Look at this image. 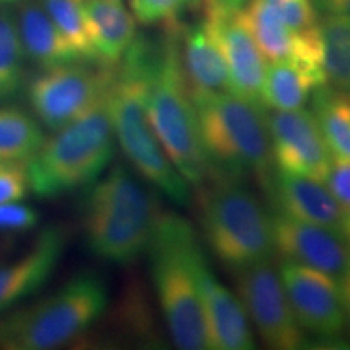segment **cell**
<instances>
[{
  "label": "cell",
  "instance_id": "1",
  "mask_svg": "<svg viewBox=\"0 0 350 350\" xmlns=\"http://www.w3.org/2000/svg\"><path fill=\"white\" fill-rule=\"evenodd\" d=\"M161 41L146 39V112L161 146L190 185L211 175L201 142L198 117L183 73L177 21Z\"/></svg>",
  "mask_w": 350,
  "mask_h": 350
},
{
  "label": "cell",
  "instance_id": "2",
  "mask_svg": "<svg viewBox=\"0 0 350 350\" xmlns=\"http://www.w3.org/2000/svg\"><path fill=\"white\" fill-rule=\"evenodd\" d=\"M190 96L213 177L253 174L266 190L275 169L266 107L234 91L190 90Z\"/></svg>",
  "mask_w": 350,
  "mask_h": 350
},
{
  "label": "cell",
  "instance_id": "3",
  "mask_svg": "<svg viewBox=\"0 0 350 350\" xmlns=\"http://www.w3.org/2000/svg\"><path fill=\"white\" fill-rule=\"evenodd\" d=\"M107 100L113 135L131 165L175 204L190 203V183L170 163L148 119L146 38L135 39L116 67Z\"/></svg>",
  "mask_w": 350,
  "mask_h": 350
},
{
  "label": "cell",
  "instance_id": "4",
  "mask_svg": "<svg viewBox=\"0 0 350 350\" xmlns=\"http://www.w3.org/2000/svg\"><path fill=\"white\" fill-rule=\"evenodd\" d=\"M161 216L154 193L130 170L116 165L96 180L83 203V226L91 253L129 265L150 247Z\"/></svg>",
  "mask_w": 350,
  "mask_h": 350
},
{
  "label": "cell",
  "instance_id": "5",
  "mask_svg": "<svg viewBox=\"0 0 350 350\" xmlns=\"http://www.w3.org/2000/svg\"><path fill=\"white\" fill-rule=\"evenodd\" d=\"M146 252L157 299L175 347L209 349L196 278V260L203 250L195 229L178 214H161Z\"/></svg>",
  "mask_w": 350,
  "mask_h": 350
},
{
  "label": "cell",
  "instance_id": "6",
  "mask_svg": "<svg viewBox=\"0 0 350 350\" xmlns=\"http://www.w3.org/2000/svg\"><path fill=\"white\" fill-rule=\"evenodd\" d=\"M107 96L80 119L44 139L26 163L29 190L39 198H57L91 185L106 170L116 143Z\"/></svg>",
  "mask_w": 350,
  "mask_h": 350
},
{
  "label": "cell",
  "instance_id": "7",
  "mask_svg": "<svg viewBox=\"0 0 350 350\" xmlns=\"http://www.w3.org/2000/svg\"><path fill=\"white\" fill-rule=\"evenodd\" d=\"M107 301L103 278L80 273L52 295L10 314L0 325V344L8 350L62 347L103 317Z\"/></svg>",
  "mask_w": 350,
  "mask_h": 350
},
{
  "label": "cell",
  "instance_id": "8",
  "mask_svg": "<svg viewBox=\"0 0 350 350\" xmlns=\"http://www.w3.org/2000/svg\"><path fill=\"white\" fill-rule=\"evenodd\" d=\"M200 204L209 247L226 266L237 271L273 258V217L240 180L214 177Z\"/></svg>",
  "mask_w": 350,
  "mask_h": 350
},
{
  "label": "cell",
  "instance_id": "9",
  "mask_svg": "<svg viewBox=\"0 0 350 350\" xmlns=\"http://www.w3.org/2000/svg\"><path fill=\"white\" fill-rule=\"evenodd\" d=\"M116 67H88L81 62L47 68L28 85V103L47 130L72 124L106 99Z\"/></svg>",
  "mask_w": 350,
  "mask_h": 350
},
{
  "label": "cell",
  "instance_id": "10",
  "mask_svg": "<svg viewBox=\"0 0 350 350\" xmlns=\"http://www.w3.org/2000/svg\"><path fill=\"white\" fill-rule=\"evenodd\" d=\"M235 287L245 312L268 347L294 350L305 344L304 329L288 304L279 269L271 260L237 269Z\"/></svg>",
  "mask_w": 350,
  "mask_h": 350
},
{
  "label": "cell",
  "instance_id": "11",
  "mask_svg": "<svg viewBox=\"0 0 350 350\" xmlns=\"http://www.w3.org/2000/svg\"><path fill=\"white\" fill-rule=\"evenodd\" d=\"M281 281L300 327L318 338L332 339L345 327L339 284L321 271L282 260Z\"/></svg>",
  "mask_w": 350,
  "mask_h": 350
},
{
  "label": "cell",
  "instance_id": "12",
  "mask_svg": "<svg viewBox=\"0 0 350 350\" xmlns=\"http://www.w3.org/2000/svg\"><path fill=\"white\" fill-rule=\"evenodd\" d=\"M268 126L275 167L326 182L332 156L313 112L304 107L273 111Z\"/></svg>",
  "mask_w": 350,
  "mask_h": 350
},
{
  "label": "cell",
  "instance_id": "13",
  "mask_svg": "<svg viewBox=\"0 0 350 350\" xmlns=\"http://www.w3.org/2000/svg\"><path fill=\"white\" fill-rule=\"evenodd\" d=\"M274 252L282 260L321 271L336 281L350 266V243L344 232L297 221L284 214L273 217Z\"/></svg>",
  "mask_w": 350,
  "mask_h": 350
},
{
  "label": "cell",
  "instance_id": "14",
  "mask_svg": "<svg viewBox=\"0 0 350 350\" xmlns=\"http://www.w3.org/2000/svg\"><path fill=\"white\" fill-rule=\"evenodd\" d=\"M196 278L209 349L250 350L255 347L242 301L214 275L203 252L196 260Z\"/></svg>",
  "mask_w": 350,
  "mask_h": 350
},
{
  "label": "cell",
  "instance_id": "15",
  "mask_svg": "<svg viewBox=\"0 0 350 350\" xmlns=\"http://www.w3.org/2000/svg\"><path fill=\"white\" fill-rule=\"evenodd\" d=\"M204 16L211 20L224 51L230 91L261 103V88L268 65L248 28L243 10L235 13L204 10Z\"/></svg>",
  "mask_w": 350,
  "mask_h": 350
},
{
  "label": "cell",
  "instance_id": "16",
  "mask_svg": "<svg viewBox=\"0 0 350 350\" xmlns=\"http://www.w3.org/2000/svg\"><path fill=\"white\" fill-rule=\"evenodd\" d=\"M67 235L62 227L39 232L29 250L12 261H0V313L20 304L49 281L64 255Z\"/></svg>",
  "mask_w": 350,
  "mask_h": 350
},
{
  "label": "cell",
  "instance_id": "17",
  "mask_svg": "<svg viewBox=\"0 0 350 350\" xmlns=\"http://www.w3.org/2000/svg\"><path fill=\"white\" fill-rule=\"evenodd\" d=\"M245 20L266 60L323 67L321 33H297L265 0H248Z\"/></svg>",
  "mask_w": 350,
  "mask_h": 350
},
{
  "label": "cell",
  "instance_id": "18",
  "mask_svg": "<svg viewBox=\"0 0 350 350\" xmlns=\"http://www.w3.org/2000/svg\"><path fill=\"white\" fill-rule=\"evenodd\" d=\"M266 191L278 206L279 214L342 230L347 213L325 182L275 167Z\"/></svg>",
  "mask_w": 350,
  "mask_h": 350
},
{
  "label": "cell",
  "instance_id": "19",
  "mask_svg": "<svg viewBox=\"0 0 350 350\" xmlns=\"http://www.w3.org/2000/svg\"><path fill=\"white\" fill-rule=\"evenodd\" d=\"M178 41L183 73L188 88L195 91H230L229 68L211 20L180 28Z\"/></svg>",
  "mask_w": 350,
  "mask_h": 350
},
{
  "label": "cell",
  "instance_id": "20",
  "mask_svg": "<svg viewBox=\"0 0 350 350\" xmlns=\"http://www.w3.org/2000/svg\"><path fill=\"white\" fill-rule=\"evenodd\" d=\"M85 13L98 64L117 67L137 39V20L119 0H85Z\"/></svg>",
  "mask_w": 350,
  "mask_h": 350
},
{
  "label": "cell",
  "instance_id": "21",
  "mask_svg": "<svg viewBox=\"0 0 350 350\" xmlns=\"http://www.w3.org/2000/svg\"><path fill=\"white\" fill-rule=\"evenodd\" d=\"M16 25H18L26 59L42 70L83 62L81 57L59 31L42 5L38 3L21 5Z\"/></svg>",
  "mask_w": 350,
  "mask_h": 350
},
{
  "label": "cell",
  "instance_id": "22",
  "mask_svg": "<svg viewBox=\"0 0 350 350\" xmlns=\"http://www.w3.org/2000/svg\"><path fill=\"white\" fill-rule=\"evenodd\" d=\"M327 83L323 67L297 62H271L261 88V103L271 111L304 107L318 88Z\"/></svg>",
  "mask_w": 350,
  "mask_h": 350
},
{
  "label": "cell",
  "instance_id": "23",
  "mask_svg": "<svg viewBox=\"0 0 350 350\" xmlns=\"http://www.w3.org/2000/svg\"><path fill=\"white\" fill-rule=\"evenodd\" d=\"M312 109L331 156L350 161V94L325 85L312 94Z\"/></svg>",
  "mask_w": 350,
  "mask_h": 350
},
{
  "label": "cell",
  "instance_id": "24",
  "mask_svg": "<svg viewBox=\"0 0 350 350\" xmlns=\"http://www.w3.org/2000/svg\"><path fill=\"white\" fill-rule=\"evenodd\" d=\"M44 139L36 117L20 107L0 106V161L28 163Z\"/></svg>",
  "mask_w": 350,
  "mask_h": 350
},
{
  "label": "cell",
  "instance_id": "25",
  "mask_svg": "<svg viewBox=\"0 0 350 350\" xmlns=\"http://www.w3.org/2000/svg\"><path fill=\"white\" fill-rule=\"evenodd\" d=\"M323 68L332 88L350 94V20L325 15L319 21Z\"/></svg>",
  "mask_w": 350,
  "mask_h": 350
},
{
  "label": "cell",
  "instance_id": "26",
  "mask_svg": "<svg viewBox=\"0 0 350 350\" xmlns=\"http://www.w3.org/2000/svg\"><path fill=\"white\" fill-rule=\"evenodd\" d=\"M25 62L16 20L8 12H0V103L20 93L25 81Z\"/></svg>",
  "mask_w": 350,
  "mask_h": 350
},
{
  "label": "cell",
  "instance_id": "27",
  "mask_svg": "<svg viewBox=\"0 0 350 350\" xmlns=\"http://www.w3.org/2000/svg\"><path fill=\"white\" fill-rule=\"evenodd\" d=\"M42 7L83 62L98 64L86 20L85 0H42Z\"/></svg>",
  "mask_w": 350,
  "mask_h": 350
},
{
  "label": "cell",
  "instance_id": "28",
  "mask_svg": "<svg viewBox=\"0 0 350 350\" xmlns=\"http://www.w3.org/2000/svg\"><path fill=\"white\" fill-rule=\"evenodd\" d=\"M201 0H130L135 20L143 25L172 23L188 7L196 5Z\"/></svg>",
  "mask_w": 350,
  "mask_h": 350
},
{
  "label": "cell",
  "instance_id": "29",
  "mask_svg": "<svg viewBox=\"0 0 350 350\" xmlns=\"http://www.w3.org/2000/svg\"><path fill=\"white\" fill-rule=\"evenodd\" d=\"M281 16L284 23L297 33H314L319 29L317 7L312 0H265Z\"/></svg>",
  "mask_w": 350,
  "mask_h": 350
},
{
  "label": "cell",
  "instance_id": "30",
  "mask_svg": "<svg viewBox=\"0 0 350 350\" xmlns=\"http://www.w3.org/2000/svg\"><path fill=\"white\" fill-rule=\"evenodd\" d=\"M29 191L26 163L0 161V203L23 200Z\"/></svg>",
  "mask_w": 350,
  "mask_h": 350
},
{
  "label": "cell",
  "instance_id": "31",
  "mask_svg": "<svg viewBox=\"0 0 350 350\" xmlns=\"http://www.w3.org/2000/svg\"><path fill=\"white\" fill-rule=\"evenodd\" d=\"M39 221V213L20 201L0 203V232H25L33 229Z\"/></svg>",
  "mask_w": 350,
  "mask_h": 350
},
{
  "label": "cell",
  "instance_id": "32",
  "mask_svg": "<svg viewBox=\"0 0 350 350\" xmlns=\"http://www.w3.org/2000/svg\"><path fill=\"white\" fill-rule=\"evenodd\" d=\"M326 185L339 201L345 213H350V161L340 157H331L329 172L326 177Z\"/></svg>",
  "mask_w": 350,
  "mask_h": 350
},
{
  "label": "cell",
  "instance_id": "33",
  "mask_svg": "<svg viewBox=\"0 0 350 350\" xmlns=\"http://www.w3.org/2000/svg\"><path fill=\"white\" fill-rule=\"evenodd\" d=\"M325 15H339L350 20V0H312Z\"/></svg>",
  "mask_w": 350,
  "mask_h": 350
},
{
  "label": "cell",
  "instance_id": "34",
  "mask_svg": "<svg viewBox=\"0 0 350 350\" xmlns=\"http://www.w3.org/2000/svg\"><path fill=\"white\" fill-rule=\"evenodd\" d=\"M204 3V10L219 13H235L243 10L248 0H201Z\"/></svg>",
  "mask_w": 350,
  "mask_h": 350
},
{
  "label": "cell",
  "instance_id": "35",
  "mask_svg": "<svg viewBox=\"0 0 350 350\" xmlns=\"http://www.w3.org/2000/svg\"><path fill=\"white\" fill-rule=\"evenodd\" d=\"M339 288H340V299H342L344 314H345V325L350 327V266L345 271V274L339 279Z\"/></svg>",
  "mask_w": 350,
  "mask_h": 350
},
{
  "label": "cell",
  "instance_id": "36",
  "mask_svg": "<svg viewBox=\"0 0 350 350\" xmlns=\"http://www.w3.org/2000/svg\"><path fill=\"white\" fill-rule=\"evenodd\" d=\"M342 232H344L345 239H347L349 243H350V213L347 214V216H345V221H344V226H342Z\"/></svg>",
  "mask_w": 350,
  "mask_h": 350
},
{
  "label": "cell",
  "instance_id": "37",
  "mask_svg": "<svg viewBox=\"0 0 350 350\" xmlns=\"http://www.w3.org/2000/svg\"><path fill=\"white\" fill-rule=\"evenodd\" d=\"M10 2H15V0H0V5H2V3H10Z\"/></svg>",
  "mask_w": 350,
  "mask_h": 350
}]
</instances>
